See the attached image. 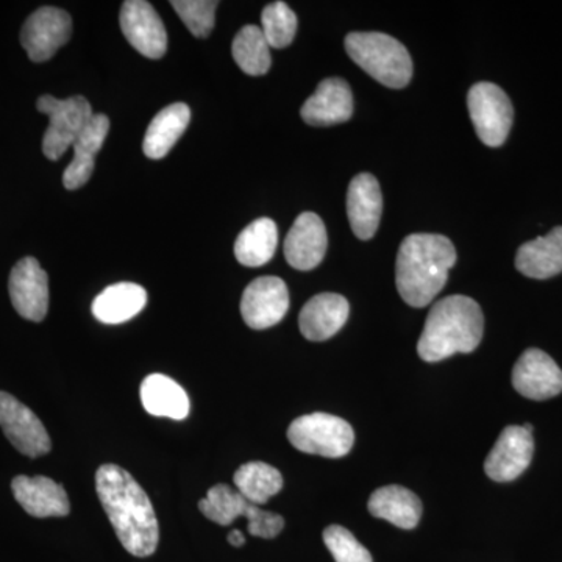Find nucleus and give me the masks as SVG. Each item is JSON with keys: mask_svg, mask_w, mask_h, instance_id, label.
<instances>
[{"mask_svg": "<svg viewBox=\"0 0 562 562\" xmlns=\"http://www.w3.org/2000/svg\"><path fill=\"white\" fill-rule=\"evenodd\" d=\"M290 310V292L279 277H260L251 281L241 299L243 319L254 330L279 324Z\"/></svg>", "mask_w": 562, "mask_h": 562, "instance_id": "13", "label": "nucleus"}, {"mask_svg": "<svg viewBox=\"0 0 562 562\" xmlns=\"http://www.w3.org/2000/svg\"><path fill=\"white\" fill-rule=\"evenodd\" d=\"M36 109L49 116V127L43 138V151L50 161L60 160L94 116L90 102L81 95L63 101L54 95H41Z\"/></svg>", "mask_w": 562, "mask_h": 562, "instance_id": "7", "label": "nucleus"}, {"mask_svg": "<svg viewBox=\"0 0 562 562\" xmlns=\"http://www.w3.org/2000/svg\"><path fill=\"white\" fill-rule=\"evenodd\" d=\"M109 132V117L105 114H94L87 127L74 140V158L63 176V184L66 190H79L90 181L92 172H94L95 155L101 151Z\"/></svg>", "mask_w": 562, "mask_h": 562, "instance_id": "21", "label": "nucleus"}, {"mask_svg": "<svg viewBox=\"0 0 562 562\" xmlns=\"http://www.w3.org/2000/svg\"><path fill=\"white\" fill-rule=\"evenodd\" d=\"M9 291L14 310L24 319L41 322L47 316L49 277L35 258H22L11 269Z\"/></svg>", "mask_w": 562, "mask_h": 562, "instance_id": "12", "label": "nucleus"}, {"mask_svg": "<svg viewBox=\"0 0 562 562\" xmlns=\"http://www.w3.org/2000/svg\"><path fill=\"white\" fill-rule=\"evenodd\" d=\"M227 539L233 547H243L246 543V538H244L243 532L239 530H233Z\"/></svg>", "mask_w": 562, "mask_h": 562, "instance_id": "33", "label": "nucleus"}, {"mask_svg": "<svg viewBox=\"0 0 562 562\" xmlns=\"http://www.w3.org/2000/svg\"><path fill=\"white\" fill-rule=\"evenodd\" d=\"M199 509L206 519L222 527L232 525L238 517H247V528L255 538L273 539L284 528L280 514L265 512L224 483L211 487L206 497L199 502Z\"/></svg>", "mask_w": 562, "mask_h": 562, "instance_id": "5", "label": "nucleus"}, {"mask_svg": "<svg viewBox=\"0 0 562 562\" xmlns=\"http://www.w3.org/2000/svg\"><path fill=\"white\" fill-rule=\"evenodd\" d=\"M11 490L22 508L38 519L65 517L70 512L65 487L47 476H16L11 482Z\"/></svg>", "mask_w": 562, "mask_h": 562, "instance_id": "19", "label": "nucleus"}, {"mask_svg": "<svg viewBox=\"0 0 562 562\" xmlns=\"http://www.w3.org/2000/svg\"><path fill=\"white\" fill-rule=\"evenodd\" d=\"M517 271L536 280L552 279L562 272V227L525 243L517 250Z\"/></svg>", "mask_w": 562, "mask_h": 562, "instance_id": "22", "label": "nucleus"}, {"mask_svg": "<svg viewBox=\"0 0 562 562\" xmlns=\"http://www.w3.org/2000/svg\"><path fill=\"white\" fill-rule=\"evenodd\" d=\"M147 292L136 283H117L103 290L92 302V314L102 324L117 325L143 312Z\"/></svg>", "mask_w": 562, "mask_h": 562, "instance_id": "26", "label": "nucleus"}, {"mask_svg": "<svg viewBox=\"0 0 562 562\" xmlns=\"http://www.w3.org/2000/svg\"><path fill=\"white\" fill-rule=\"evenodd\" d=\"M95 491L124 549L138 558L154 554L160 541L157 514L131 473L116 464H103L95 472Z\"/></svg>", "mask_w": 562, "mask_h": 562, "instance_id": "1", "label": "nucleus"}, {"mask_svg": "<svg viewBox=\"0 0 562 562\" xmlns=\"http://www.w3.org/2000/svg\"><path fill=\"white\" fill-rule=\"evenodd\" d=\"M522 427L525 430L532 432V425L531 424H524Z\"/></svg>", "mask_w": 562, "mask_h": 562, "instance_id": "34", "label": "nucleus"}, {"mask_svg": "<svg viewBox=\"0 0 562 562\" xmlns=\"http://www.w3.org/2000/svg\"><path fill=\"white\" fill-rule=\"evenodd\" d=\"M171 5L195 38H206L211 35L220 2H214V0H173Z\"/></svg>", "mask_w": 562, "mask_h": 562, "instance_id": "31", "label": "nucleus"}, {"mask_svg": "<svg viewBox=\"0 0 562 562\" xmlns=\"http://www.w3.org/2000/svg\"><path fill=\"white\" fill-rule=\"evenodd\" d=\"M369 513L402 530H413L422 517V502L414 492L398 484L380 487L369 498Z\"/></svg>", "mask_w": 562, "mask_h": 562, "instance_id": "23", "label": "nucleus"}, {"mask_svg": "<svg viewBox=\"0 0 562 562\" xmlns=\"http://www.w3.org/2000/svg\"><path fill=\"white\" fill-rule=\"evenodd\" d=\"M262 33L269 46L283 49L290 46L297 32V16L284 2H273L261 14Z\"/></svg>", "mask_w": 562, "mask_h": 562, "instance_id": "30", "label": "nucleus"}, {"mask_svg": "<svg viewBox=\"0 0 562 562\" xmlns=\"http://www.w3.org/2000/svg\"><path fill=\"white\" fill-rule=\"evenodd\" d=\"M279 244V228L269 217H261L244 228L235 243L236 260L247 268H260L272 260Z\"/></svg>", "mask_w": 562, "mask_h": 562, "instance_id": "27", "label": "nucleus"}, {"mask_svg": "<svg viewBox=\"0 0 562 562\" xmlns=\"http://www.w3.org/2000/svg\"><path fill=\"white\" fill-rule=\"evenodd\" d=\"M476 135L486 146L501 147L512 132L514 110L506 92L490 81L473 85L468 94Z\"/></svg>", "mask_w": 562, "mask_h": 562, "instance_id": "8", "label": "nucleus"}, {"mask_svg": "<svg viewBox=\"0 0 562 562\" xmlns=\"http://www.w3.org/2000/svg\"><path fill=\"white\" fill-rule=\"evenodd\" d=\"M140 402L151 416L187 419L190 414V398L179 383L162 373H151L140 384Z\"/></svg>", "mask_w": 562, "mask_h": 562, "instance_id": "24", "label": "nucleus"}, {"mask_svg": "<svg viewBox=\"0 0 562 562\" xmlns=\"http://www.w3.org/2000/svg\"><path fill=\"white\" fill-rule=\"evenodd\" d=\"M382 211L383 195L379 180L372 173L355 177L347 192V216L357 238L368 241L375 236Z\"/></svg>", "mask_w": 562, "mask_h": 562, "instance_id": "17", "label": "nucleus"}, {"mask_svg": "<svg viewBox=\"0 0 562 562\" xmlns=\"http://www.w3.org/2000/svg\"><path fill=\"white\" fill-rule=\"evenodd\" d=\"M328 238L324 222L316 213L306 211L295 220L286 241L284 257L292 268L299 271H312L317 268L327 254Z\"/></svg>", "mask_w": 562, "mask_h": 562, "instance_id": "16", "label": "nucleus"}, {"mask_svg": "<svg viewBox=\"0 0 562 562\" xmlns=\"http://www.w3.org/2000/svg\"><path fill=\"white\" fill-rule=\"evenodd\" d=\"M513 386L530 401H549L562 392V371L546 351L528 349L514 366Z\"/></svg>", "mask_w": 562, "mask_h": 562, "instance_id": "15", "label": "nucleus"}, {"mask_svg": "<svg viewBox=\"0 0 562 562\" xmlns=\"http://www.w3.org/2000/svg\"><path fill=\"white\" fill-rule=\"evenodd\" d=\"M191 121V110L187 103H172L162 109L147 127L143 150L151 160L165 158L177 140L187 132Z\"/></svg>", "mask_w": 562, "mask_h": 562, "instance_id": "25", "label": "nucleus"}, {"mask_svg": "<svg viewBox=\"0 0 562 562\" xmlns=\"http://www.w3.org/2000/svg\"><path fill=\"white\" fill-rule=\"evenodd\" d=\"M322 538L336 562H373L369 550L341 525L325 528Z\"/></svg>", "mask_w": 562, "mask_h": 562, "instance_id": "32", "label": "nucleus"}, {"mask_svg": "<svg viewBox=\"0 0 562 562\" xmlns=\"http://www.w3.org/2000/svg\"><path fill=\"white\" fill-rule=\"evenodd\" d=\"M303 121L313 127L342 124L353 114V95L346 80L333 77L322 80L312 98L303 103Z\"/></svg>", "mask_w": 562, "mask_h": 562, "instance_id": "18", "label": "nucleus"}, {"mask_svg": "<svg viewBox=\"0 0 562 562\" xmlns=\"http://www.w3.org/2000/svg\"><path fill=\"white\" fill-rule=\"evenodd\" d=\"M483 331L484 316L479 303L465 295H450L435 303L428 313L417 353L427 362L471 353L482 342Z\"/></svg>", "mask_w": 562, "mask_h": 562, "instance_id": "3", "label": "nucleus"}, {"mask_svg": "<svg viewBox=\"0 0 562 562\" xmlns=\"http://www.w3.org/2000/svg\"><path fill=\"white\" fill-rule=\"evenodd\" d=\"M288 439L303 453L324 458H342L355 442L349 422L327 413H313L297 417L288 428Z\"/></svg>", "mask_w": 562, "mask_h": 562, "instance_id": "6", "label": "nucleus"}, {"mask_svg": "<svg viewBox=\"0 0 562 562\" xmlns=\"http://www.w3.org/2000/svg\"><path fill=\"white\" fill-rule=\"evenodd\" d=\"M121 29L133 49L144 57L158 60L168 50V33L157 11L144 0H127L122 3Z\"/></svg>", "mask_w": 562, "mask_h": 562, "instance_id": "11", "label": "nucleus"}, {"mask_svg": "<svg viewBox=\"0 0 562 562\" xmlns=\"http://www.w3.org/2000/svg\"><path fill=\"white\" fill-rule=\"evenodd\" d=\"M457 250L447 236L416 233L403 239L395 265V283L403 301L424 308L446 286Z\"/></svg>", "mask_w": 562, "mask_h": 562, "instance_id": "2", "label": "nucleus"}, {"mask_svg": "<svg viewBox=\"0 0 562 562\" xmlns=\"http://www.w3.org/2000/svg\"><path fill=\"white\" fill-rule=\"evenodd\" d=\"M535 453L532 432L519 425H509L498 436L494 449L484 461V472L497 483H508L519 479Z\"/></svg>", "mask_w": 562, "mask_h": 562, "instance_id": "14", "label": "nucleus"}, {"mask_svg": "<svg viewBox=\"0 0 562 562\" xmlns=\"http://www.w3.org/2000/svg\"><path fill=\"white\" fill-rule=\"evenodd\" d=\"M346 50L351 60L384 87L401 90L412 80V55L401 41L386 33H350L346 38Z\"/></svg>", "mask_w": 562, "mask_h": 562, "instance_id": "4", "label": "nucleus"}, {"mask_svg": "<svg viewBox=\"0 0 562 562\" xmlns=\"http://www.w3.org/2000/svg\"><path fill=\"white\" fill-rule=\"evenodd\" d=\"M236 491L254 505H265L269 498L279 494L283 487V476L272 465L261 461H251L241 465L233 476Z\"/></svg>", "mask_w": 562, "mask_h": 562, "instance_id": "28", "label": "nucleus"}, {"mask_svg": "<svg viewBox=\"0 0 562 562\" xmlns=\"http://www.w3.org/2000/svg\"><path fill=\"white\" fill-rule=\"evenodd\" d=\"M72 35V20L68 11L43 7L22 25L21 44L35 63L50 60Z\"/></svg>", "mask_w": 562, "mask_h": 562, "instance_id": "9", "label": "nucleus"}, {"mask_svg": "<svg viewBox=\"0 0 562 562\" xmlns=\"http://www.w3.org/2000/svg\"><path fill=\"white\" fill-rule=\"evenodd\" d=\"M260 27L246 25L233 40V58L249 76H265L271 69V50Z\"/></svg>", "mask_w": 562, "mask_h": 562, "instance_id": "29", "label": "nucleus"}, {"mask_svg": "<svg viewBox=\"0 0 562 562\" xmlns=\"http://www.w3.org/2000/svg\"><path fill=\"white\" fill-rule=\"evenodd\" d=\"M0 427L14 449L25 457L40 458L50 452L49 432L36 414L9 392H0Z\"/></svg>", "mask_w": 562, "mask_h": 562, "instance_id": "10", "label": "nucleus"}, {"mask_svg": "<svg viewBox=\"0 0 562 562\" xmlns=\"http://www.w3.org/2000/svg\"><path fill=\"white\" fill-rule=\"evenodd\" d=\"M349 313L350 305L346 297L324 292L305 303L299 316V327L308 341H327L346 325Z\"/></svg>", "mask_w": 562, "mask_h": 562, "instance_id": "20", "label": "nucleus"}]
</instances>
